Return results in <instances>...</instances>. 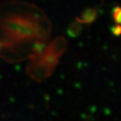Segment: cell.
<instances>
[{"label": "cell", "instance_id": "cell-1", "mask_svg": "<svg viewBox=\"0 0 121 121\" xmlns=\"http://www.w3.org/2000/svg\"><path fill=\"white\" fill-rule=\"evenodd\" d=\"M113 18L119 25H121V7H117L113 11Z\"/></svg>", "mask_w": 121, "mask_h": 121}, {"label": "cell", "instance_id": "cell-2", "mask_svg": "<svg viewBox=\"0 0 121 121\" xmlns=\"http://www.w3.org/2000/svg\"><path fill=\"white\" fill-rule=\"evenodd\" d=\"M113 32H114L116 35H120L121 33V27L120 26L119 24H118V26L116 27L115 29L113 30Z\"/></svg>", "mask_w": 121, "mask_h": 121}]
</instances>
